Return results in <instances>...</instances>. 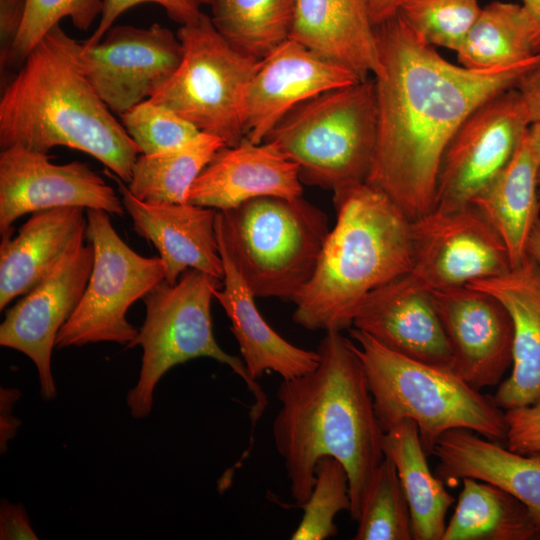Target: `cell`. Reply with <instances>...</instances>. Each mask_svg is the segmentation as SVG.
Instances as JSON below:
<instances>
[{"label":"cell","instance_id":"cell-1","mask_svg":"<svg viewBox=\"0 0 540 540\" xmlns=\"http://www.w3.org/2000/svg\"><path fill=\"white\" fill-rule=\"evenodd\" d=\"M375 34L377 137L366 182L414 221L435 207L440 163L455 132L488 99L514 88L540 52L511 67L474 70L443 58L399 13Z\"/></svg>","mask_w":540,"mask_h":540},{"label":"cell","instance_id":"cell-9","mask_svg":"<svg viewBox=\"0 0 540 540\" xmlns=\"http://www.w3.org/2000/svg\"><path fill=\"white\" fill-rule=\"evenodd\" d=\"M181 63L150 99L231 147L245 139L243 105L260 59L231 44L202 13L180 25Z\"/></svg>","mask_w":540,"mask_h":540},{"label":"cell","instance_id":"cell-40","mask_svg":"<svg viewBox=\"0 0 540 540\" xmlns=\"http://www.w3.org/2000/svg\"><path fill=\"white\" fill-rule=\"evenodd\" d=\"M0 539H38L21 504L5 502L1 505Z\"/></svg>","mask_w":540,"mask_h":540},{"label":"cell","instance_id":"cell-39","mask_svg":"<svg viewBox=\"0 0 540 540\" xmlns=\"http://www.w3.org/2000/svg\"><path fill=\"white\" fill-rule=\"evenodd\" d=\"M27 0H0V68L5 67L22 27Z\"/></svg>","mask_w":540,"mask_h":540},{"label":"cell","instance_id":"cell-41","mask_svg":"<svg viewBox=\"0 0 540 540\" xmlns=\"http://www.w3.org/2000/svg\"><path fill=\"white\" fill-rule=\"evenodd\" d=\"M515 88L527 106L531 123L540 122V60L521 76Z\"/></svg>","mask_w":540,"mask_h":540},{"label":"cell","instance_id":"cell-38","mask_svg":"<svg viewBox=\"0 0 540 540\" xmlns=\"http://www.w3.org/2000/svg\"><path fill=\"white\" fill-rule=\"evenodd\" d=\"M504 413L507 448L521 454L540 451V398L530 405L508 409Z\"/></svg>","mask_w":540,"mask_h":540},{"label":"cell","instance_id":"cell-45","mask_svg":"<svg viewBox=\"0 0 540 540\" xmlns=\"http://www.w3.org/2000/svg\"><path fill=\"white\" fill-rule=\"evenodd\" d=\"M527 138L531 151L537 162L540 164V122L531 124L527 133Z\"/></svg>","mask_w":540,"mask_h":540},{"label":"cell","instance_id":"cell-34","mask_svg":"<svg viewBox=\"0 0 540 540\" xmlns=\"http://www.w3.org/2000/svg\"><path fill=\"white\" fill-rule=\"evenodd\" d=\"M315 484L308 500L302 505L304 514L293 540H324L338 532L334 520L342 511H350L349 478L344 465L334 457L319 460Z\"/></svg>","mask_w":540,"mask_h":540},{"label":"cell","instance_id":"cell-7","mask_svg":"<svg viewBox=\"0 0 540 540\" xmlns=\"http://www.w3.org/2000/svg\"><path fill=\"white\" fill-rule=\"evenodd\" d=\"M376 137L375 81L368 77L297 105L264 141L297 164L302 183L334 192L366 182Z\"/></svg>","mask_w":540,"mask_h":540},{"label":"cell","instance_id":"cell-16","mask_svg":"<svg viewBox=\"0 0 540 540\" xmlns=\"http://www.w3.org/2000/svg\"><path fill=\"white\" fill-rule=\"evenodd\" d=\"M450 369L476 390L498 385L513 362V323L493 295L471 286L432 291Z\"/></svg>","mask_w":540,"mask_h":540},{"label":"cell","instance_id":"cell-8","mask_svg":"<svg viewBox=\"0 0 540 540\" xmlns=\"http://www.w3.org/2000/svg\"><path fill=\"white\" fill-rule=\"evenodd\" d=\"M223 280L197 269H187L175 284L162 281L144 298L145 321L126 349L140 345L142 364L137 384L126 401L134 418L147 417L153 405V392L164 374L189 360L208 357L229 366L243 379L255 398L251 409L253 425L268 401L253 381L243 360L226 353L217 343L212 326L211 301Z\"/></svg>","mask_w":540,"mask_h":540},{"label":"cell","instance_id":"cell-32","mask_svg":"<svg viewBox=\"0 0 540 540\" xmlns=\"http://www.w3.org/2000/svg\"><path fill=\"white\" fill-rule=\"evenodd\" d=\"M357 522L354 540L413 539L409 504L397 469L386 456L371 478Z\"/></svg>","mask_w":540,"mask_h":540},{"label":"cell","instance_id":"cell-35","mask_svg":"<svg viewBox=\"0 0 540 540\" xmlns=\"http://www.w3.org/2000/svg\"><path fill=\"white\" fill-rule=\"evenodd\" d=\"M103 0H27L26 13L18 37L1 75L21 66L34 46L60 21L69 18L81 31H87L100 16Z\"/></svg>","mask_w":540,"mask_h":540},{"label":"cell","instance_id":"cell-3","mask_svg":"<svg viewBox=\"0 0 540 540\" xmlns=\"http://www.w3.org/2000/svg\"><path fill=\"white\" fill-rule=\"evenodd\" d=\"M81 42L55 25L29 52L0 98V147L87 153L128 184L141 154L79 63Z\"/></svg>","mask_w":540,"mask_h":540},{"label":"cell","instance_id":"cell-5","mask_svg":"<svg viewBox=\"0 0 540 540\" xmlns=\"http://www.w3.org/2000/svg\"><path fill=\"white\" fill-rule=\"evenodd\" d=\"M349 334L356 342L384 432L404 419L413 420L427 456L433 454L441 435L453 429L506 441L503 410L450 368L405 357L359 329L350 328Z\"/></svg>","mask_w":540,"mask_h":540},{"label":"cell","instance_id":"cell-23","mask_svg":"<svg viewBox=\"0 0 540 540\" xmlns=\"http://www.w3.org/2000/svg\"><path fill=\"white\" fill-rule=\"evenodd\" d=\"M289 38L360 79L380 71L375 27L365 0H295Z\"/></svg>","mask_w":540,"mask_h":540},{"label":"cell","instance_id":"cell-47","mask_svg":"<svg viewBox=\"0 0 540 540\" xmlns=\"http://www.w3.org/2000/svg\"><path fill=\"white\" fill-rule=\"evenodd\" d=\"M535 539L540 540V531H539L538 534L536 535Z\"/></svg>","mask_w":540,"mask_h":540},{"label":"cell","instance_id":"cell-29","mask_svg":"<svg viewBox=\"0 0 540 540\" xmlns=\"http://www.w3.org/2000/svg\"><path fill=\"white\" fill-rule=\"evenodd\" d=\"M456 53L460 65L474 70L524 63L539 53L535 25L522 4L493 1L482 7Z\"/></svg>","mask_w":540,"mask_h":540},{"label":"cell","instance_id":"cell-27","mask_svg":"<svg viewBox=\"0 0 540 540\" xmlns=\"http://www.w3.org/2000/svg\"><path fill=\"white\" fill-rule=\"evenodd\" d=\"M383 451L394 463L406 495L413 539L442 540L454 497L431 472L417 424L404 419L386 431Z\"/></svg>","mask_w":540,"mask_h":540},{"label":"cell","instance_id":"cell-28","mask_svg":"<svg viewBox=\"0 0 540 540\" xmlns=\"http://www.w3.org/2000/svg\"><path fill=\"white\" fill-rule=\"evenodd\" d=\"M442 540H530L540 526L515 496L489 482L465 477Z\"/></svg>","mask_w":540,"mask_h":540},{"label":"cell","instance_id":"cell-10","mask_svg":"<svg viewBox=\"0 0 540 540\" xmlns=\"http://www.w3.org/2000/svg\"><path fill=\"white\" fill-rule=\"evenodd\" d=\"M87 238L94 262L84 294L60 329L58 349L88 343L116 342L127 346L138 334L126 313L165 280L160 257H145L131 249L112 226L109 213L86 209Z\"/></svg>","mask_w":540,"mask_h":540},{"label":"cell","instance_id":"cell-25","mask_svg":"<svg viewBox=\"0 0 540 540\" xmlns=\"http://www.w3.org/2000/svg\"><path fill=\"white\" fill-rule=\"evenodd\" d=\"M218 245L224 278L222 287L214 291V298L231 322L230 330L249 377L256 382L265 372L274 371L287 380L314 370L319 364V353L295 346L272 329L259 312L254 294Z\"/></svg>","mask_w":540,"mask_h":540},{"label":"cell","instance_id":"cell-33","mask_svg":"<svg viewBox=\"0 0 540 540\" xmlns=\"http://www.w3.org/2000/svg\"><path fill=\"white\" fill-rule=\"evenodd\" d=\"M481 9L478 0H404L398 13L427 44L457 52Z\"/></svg>","mask_w":540,"mask_h":540},{"label":"cell","instance_id":"cell-2","mask_svg":"<svg viewBox=\"0 0 540 540\" xmlns=\"http://www.w3.org/2000/svg\"><path fill=\"white\" fill-rule=\"evenodd\" d=\"M317 352L314 370L279 385L281 408L273 421V439L299 506L312 492L319 460H339L349 478V512L357 521L371 478L385 457V432L355 344L341 331H327Z\"/></svg>","mask_w":540,"mask_h":540},{"label":"cell","instance_id":"cell-21","mask_svg":"<svg viewBox=\"0 0 540 540\" xmlns=\"http://www.w3.org/2000/svg\"><path fill=\"white\" fill-rule=\"evenodd\" d=\"M468 286L495 296L513 323L511 375L501 382L494 403L502 410L540 398V264L528 254L506 273Z\"/></svg>","mask_w":540,"mask_h":540},{"label":"cell","instance_id":"cell-36","mask_svg":"<svg viewBox=\"0 0 540 540\" xmlns=\"http://www.w3.org/2000/svg\"><path fill=\"white\" fill-rule=\"evenodd\" d=\"M141 154L151 155L178 148L200 131L172 110L145 100L120 116Z\"/></svg>","mask_w":540,"mask_h":540},{"label":"cell","instance_id":"cell-11","mask_svg":"<svg viewBox=\"0 0 540 540\" xmlns=\"http://www.w3.org/2000/svg\"><path fill=\"white\" fill-rule=\"evenodd\" d=\"M531 124L515 87L475 109L445 149L434 209L452 210L471 203L509 164Z\"/></svg>","mask_w":540,"mask_h":540},{"label":"cell","instance_id":"cell-37","mask_svg":"<svg viewBox=\"0 0 540 540\" xmlns=\"http://www.w3.org/2000/svg\"><path fill=\"white\" fill-rule=\"evenodd\" d=\"M210 0H103V9L99 23L91 36L82 42L84 47L97 44L113 26L116 19L128 9L144 3L161 6L174 22L185 25L197 20L202 15V7Z\"/></svg>","mask_w":540,"mask_h":540},{"label":"cell","instance_id":"cell-22","mask_svg":"<svg viewBox=\"0 0 540 540\" xmlns=\"http://www.w3.org/2000/svg\"><path fill=\"white\" fill-rule=\"evenodd\" d=\"M82 207H59L31 213L16 236L1 238L0 310L36 287L87 238Z\"/></svg>","mask_w":540,"mask_h":540},{"label":"cell","instance_id":"cell-20","mask_svg":"<svg viewBox=\"0 0 540 540\" xmlns=\"http://www.w3.org/2000/svg\"><path fill=\"white\" fill-rule=\"evenodd\" d=\"M299 168L269 142L221 148L196 178L187 203L226 210L261 196L301 197Z\"/></svg>","mask_w":540,"mask_h":540},{"label":"cell","instance_id":"cell-13","mask_svg":"<svg viewBox=\"0 0 540 540\" xmlns=\"http://www.w3.org/2000/svg\"><path fill=\"white\" fill-rule=\"evenodd\" d=\"M182 56L177 35L153 23L146 28L112 26L97 44L84 47L81 42L78 59L103 102L121 116L151 99L175 73Z\"/></svg>","mask_w":540,"mask_h":540},{"label":"cell","instance_id":"cell-42","mask_svg":"<svg viewBox=\"0 0 540 540\" xmlns=\"http://www.w3.org/2000/svg\"><path fill=\"white\" fill-rule=\"evenodd\" d=\"M372 24L375 26L395 16L404 0H365Z\"/></svg>","mask_w":540,"mask_h":540},{"label":"cell","instance_id":"cell-30","mask_svg":"<svg viewBox=\"0 0 540 540\" xmlns=\"http://www.w3.org/2000/svg\"><path fill=\"white\" fill-rule=\"evenodd\" d=\"M225 146L211 134L200 132L184 145L157 154H140L127 187L139 200L151 203H186L192 184Z\"/></svg>","mask_w":540,"mask_h":540},{"label":"cell","instance_id":"cell-31","mask_svg":"<svg viewBox=\"0 0 540 540\" xmlns=\"http://www.w3.org/2000/svg\"><path fill=\"white\" fill-rule=\"evenodd\" d=\"M295 0H210V19L235 47L257 59L290 36Z\"/></svg>","mask_w":540,"mask_h":540},{"label":"cell","instance_id":"cell-19","mask_svg":"<svg viewBox=\"0 0 540 540\" xmlns=\"http://www.w3.org/2000/svg\"><path fill=\"white\" fill-rule=\"evenodd\" d=\"M353 326L398 354L450 368L451 352L432 291L409 273L374 290Z\"/></svg>","mask_w":540,"mask_h":540},{"label":"cell","instance_id":"cell-6","mask_svg":"<svg viewBox=\"0 0 540 540\" xmlns=\"http://www.w3.org/2000/svg\"><path fill=\"white\" fill-rule=\"evenodd\" d=\"M329 231L327 215L302 196H261L217 211L218 243L255 297L294 302Z\"/></svg>","mask_w":540,"mask_h":540},{"label":"cell","instance_id":"cell-18","mask_svg":"<svg viewBox=\"0 0 540 540\" xmlns=\"http://www.w3.org/2000/svg\"><path fill=\"white\" fill-rule=\"evenodd\" d=\"M116 182L134 231L152 243L162 260L165 280L175 284L187 269L224 278V264L216 233L217 209L190 203H151L139 200L126 183Z\"/></svg>","mask_w":540,"mask_h":540},{"label":"cell","instance_id":"cell-15","mask_svg":"<svg viewBox=\"0 0 540 540\" xmlns=\"http://www.w3.org/2000/svg\"><path fill=\"white\" fill-rule=\"evenodd\" d=\"M94 262L92 245L67 255L36 287L5 314L0 345L15 349L35 364L44 400L56 396L51 354L62 326L78 306Z\"/></svg>","mask_w":540,"mask_h":540},{"label":"cell","instance_id":"cell-43","mask_svg":"<svg viewBox=\"0 0 540 540\" xmlns=\"http://www.w3.org/2000/svg\"><path fill=\"white\" fill-rule=\"evenodd\" d=\"M523 7L531 16L536 29V46L540 52V0H521Z\"/></svg>","mask_w":540,"mask_h":540},{"label":"cell","instance_id":"cell-44","mask_svg":"<svg viewBox=\"0 0 540 540\" xmlns=\"http://www.w3.org/2000/svg\"><path fill=\"white\" fill-rule=\"evenodd\" d=\"M526 253L540 264V218L530 233Z\"/></svg>","mask_w":540,"mask_h":540},{"label":"cell","instance_id":"cell-17","mask_svg":"<svg viewBox=\"0 0 540 540\" xmlns=\"http://www.w3.org/2000/svg\"><path fill=\"white\" fill-rule=\"evenodd\" d=\"M361 80L352 70L288 38L260 59L244 98L245 138L262 143L294 107Z\"/></svg>","mask_w":540,"mask_h":540},{"label":"cell","instance_id":"cell-46","mask_svg":"<svg viewBox=\"0 0 540 540\" xmlns=\"http://www.w3.org/2000/svg\"><path fill=\"white\" fill-rule=\"evenodd\" d=\"M538 192H539V200H540V166L538 170Z\"/></svg>","mask_w":540,"mask_h":540},{"label":"cell","instance_id":"cell-4","mask_svg":"<svg viewBox=\"0 0 540 540\" xmlns=\"http://www.w3.org/2000/svg\"><path fill=\"white\" fill-rule=\"evenodd\" d=\"M336 223L315 272L294 300L308 330L350 329L368 296L412 268V221L367 182L333 192Z\"/></svg>","mask_w":540,"mask_h":540},{"label":"cell","instance_id":"cell-24","mask_svg":"<svg viewBox=\"0 0 540 540\" xmlns=\"http://www.w3.org/2000/svg\"><path fill=\"white\" fill-rule=\"evenodd\" d=\"M436 476L465 477L492 483L519 499L540 526V451L521 454L467 429H453L438 439Z\"/></svg>","mask_w":540,"mask_h":540},{"label":"cell","instance_id":"cell-12","mask_svg":"<svg viewBox=\"0 0 540 540\" xmlns=\"http://www.w3.org/2000/svg\"><path fill=\"white\" fill-rule=\"evenodd\" d=\"M411 228L409 274L430 291L469 285L512 268L504 241L472 202L433 209L412 221Z\"/></svg>","mask_w":540,"mask_h":540},{"label":"cell","instance_id":"cell-14","mask_svg":"<svg viewBox=\"0 0 540 540\" xmlns=\"http://www.w3.org/2000/svg\"><path fill=\"white\" fill-rule=\"evenodd\" d=\"M59 207L99 209L122 216L115 190L86 163L58 165L41 152L21 146L0 153V234L12 236L21 216Z\"/></svg>","mask_w":540,"mask_h":540},{"label":"cell","instance_id":"cell-26","mask_svg":"<svg viewBox=\"0 0 540 540\" xmlns=\"http://www.w3.org/2000/svg\"><path fill=\"white\" fill-rule=\"evenodd\" d=\"M539 166L526 135L509 164L472 201L504 241L512 267L527 255L530 233L540 218Z\"/></svg>","mask_w":540,"mask_h":540}]
</instances>
